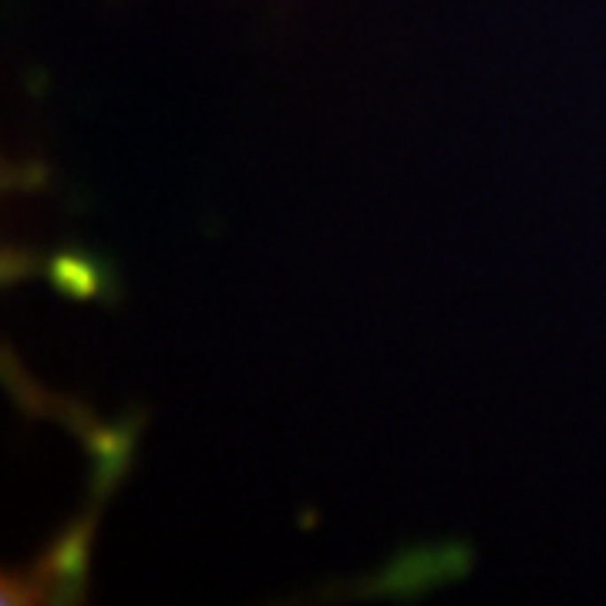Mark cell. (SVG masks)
Returning a JSON list of instances; mask_svg holds the SVG:
<instances>
[{"instance_id": "6da1fadb", "label": "cell", "mask_w": 606, "mask_h": 606, "mask_svg": "<svg viewBox=\"0 0 606 606\" xmlns=\"http://www.w3.org/2000/svg\"><path fill=\"white\" fill-rule=\"evenodd\" d=\"M50 280L67 297H95L98 293V269L82 256H58L50 263Z\"/></svg>"}, {"instance_id": "7a4b0ae2", "label": "cell", "mask_w": 606, "mask_h": 606, "mask_svg": "<svg viewBox=\"0 0 606 606\" xmlns=\"http://www.w3.org/2000/svg\"><path fill=\"white\" fill-rule=\"evenodd\" d=\"M84 556H88V525H78L65 542H58V549L50 556V570L61 576H82Z\"/></svg>"}]
</instances>
